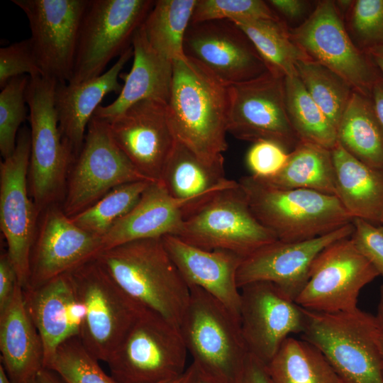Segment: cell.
I'll return each instance as SVG.
<instances>
[{
    "label": "cell",
    "instance_id": "4dcf8cb0",
    "mask_svg": "<svg viewBox=\"0 0 383 383\" xmlns=\"http://www.w3.org/2000/svg\"><path fill=\"white\" fill-rule=\"evenodd\" d=\"M262 180L279 188L306 189L336 196L331 150L309 141L299 140L282 171Z\"/></svg>",
    "mask_w": 383,
    "mask_h": 383
},
{
    "label": "cell",
    "instance_id": "44dd1931",
    "mask_svg": "<svg viewBox=\"0 0 383 383\" xmlns=\"http://www.w3.org/2000/svg\"><path fill=\"white\" fill-rule=\"evenodd\" d=\"M106 122L114 140L138 171L152 182L160 181L176 140L167 103L143 100Z\"/></svg>",
    "mask_w": 383,
    "mask_h": 383
},
{
    "label": "cell",
    "instance_id": "1f68e13d",
    "mask_svg": "<svg viewBox=\"0 0 383 383\" xmlns=\"http://www.w3.org/2000/svg\"><path fill=\"white\" fill-rule=\"evenodd\" d=\"M272 383H342L314 345L289 336L267 365Z\"/></svg>",
    "mask_w": 383,
    "mask_h": 383
},
{
    "label": "cell",
    "instance_id": "cb8c5ba5",
    "mask_svg": "<svg viewBox=\"0 0 383 383\" xmlns=\"http://www.w3.org/2000/svg\"><path fill=\"white\" fill-rule=\"evenodd\" d=\"M133 56L131 45L100 76L76 84L57 83L54 101L59 128L74 159L81 150L88 124L101 101L111 92L119 94L121 91L123 86L118 77Z\"/></svg>",
    "mask_w": 383,
    "mask_h": 383
},
{
    "label": "cell",
    "instance_id": "836d02e7",
    "mask_svg": "<svg viewBox=\"0 0 383 383\" xmlns=\"http://www.w3.org/2000/svg\"><path fill=\"white\" fill-rule=\"evenodd\" d=\"M196 1H155L141 26L150 45L170 61L186 57L184 40Z\"/></svg>",
    "mask_w": 383,
    "mask_h": 383
},
{
    "label": "cell",
    "instance_id": "d6a6232c",
    "mask_svg": "<svg viewBox=\"0 0 383 383\" xmlns=\"http://www.w3.org/2000/svg\"><path fill=\"white\" fill-rule=\"evenodd\" d=\"M233 22L250 40L270 72L284 77L297 76L296 64L311 59L294 41L290 29L279 18Z\"/></svg>",
    "mask_w": 383,
    "mask_h": 383
},
{
    "label": "cell",
    "instance_id": "d4e9b609",
    "mask_svg": "<svg viewBox=\"0 0 383 383\" xmlns=\"http://www.w3.org/2000/svg\"><path fill=\"white\" fill-rule=\"evenodd\" d=\"M197 204L174 198L160 181L151 182L134 207L102 238L103 250L138 240L176 235L187 212Z\"/></svg>",
    "mask_w": 383,
    "mask_h": 383
},
{
    "label": "cell",
    "instance_id": "52a82bcc",
    "mask_svg": "<svg viewBox=\"0 0 383 383\" xmlns=\"http://www.w3.org/2000/svg\"><path fill=\"white\" fill-rule=\"evenodd\" d=\"M175 236L202 249L229 250L243 258L277 240L252 213L238 182L194 206Z\"/></svg>",
    "mask_w": 383,
    "mask_h": 383
},
{
    "label": "cell",
    "instance_id": "f5cc1de1",
    "mask_svg": "<svg viewBox=\"0 0 383 383\" xmlns=\"http://www.w3.org/2000/svg\"><path fill=\"white\" fill-rule=\"evenodd\" d=\"M365 52L370 57L381 76L383 77V48L371 49Z\"/></svg>",
    "mask_w": 383,
    "mask_h": 383
},
{
    "label": "cell",
    "instance_id": "8992f818",
    "mask_svg": "<svg viewBox=\"0 0 383 383\" xmlns=\"http://www.w3.org/2000/svg\"><path fill=\"white\" fill-rule=\"evenodd\" d=\"M189 289L179 329L193 363L223 383H238L249 355L239 318L202 289Z\"/></svg>",
    "mask_w": 383,
    "mask_h": 383
},
{
    "label": "cell",
    "instance_id": "d6986e66",
    "mask_svg": "<svg viewBox=\"0 0 383 383\" xmlns=\"http://www.w3.org/2000/svg\"><path fill=\"white\" fill-rule=\"evenodd\" d=\"M353 222L323 235L296 242L275 240L245 257L238 270L237 283L242 287L256 282L274 284L295 301L306 284L316 256L328 245L350 237Z\"/></svg>",
    "mask_w": 383,
    "mask_h": 383
},
{
    "label": "cell",
    "instance_id": "ee69618b",
    "mask_svg": "<svg viewBox=\"0 0 383 383\" xmlns=\"http://www.w3.org/2000/svg\"><path fill=\"white\" fill-rule=\"evenodd\" d=\"M353 224L354 231L350 238L354 245L383 277V224L361 218H354Z\"/></svg>",
    "mask_w": 383,
    "mask_h": 383
},
{
    "label": "cell",
    "instance_id": "ba28073f",
    "mask_svg": "<svg viewBox=\"0 0 383 383\" xmlns=\"http://www.w3.org/2000/svg\"><path fill=\"white\" fill-rule=\"evenodd\" d=\"M69 274L84 309L80 340L94 357L107 362L145 307L123 292L95 258Z\"/></svg>",
    "mask_w": 383,
    "mask_h": 383
},
{
    "label": "cell",
    "instance_id": "603a6c76",
    "mask_svg": "<svg viewBox=\"0 0 383 383\" xmlns=\"http://www.w3.org/2000/svg\"><path fill=\"white\" fill-rule=\"evenodd\" d=\"M26 307L42 339L44 367L66 340L79 337L84 306L69 273L23 289Z\"/></svg>",
    "mask_w": 383,
    "mask_h": 383
},
{
    "label": "cell",
    "instance_id": "db71d44e",
    "mask_svg": "<svg viewBox=\"0 0 383 383\" xmlns=\"http://www.w3.org/2000/svg\"><path fill=\"white\" fill-rule=\"evenodd\" d=\"M0 383H13L9 378L4 368L0 364Z\"/></svg>",
    "mask_w": 383,
    "mask_h": 383
},
{
    "label": "cell",
    "instance_id": "f35d334b",
    "mask_svg": "<svg viewBox=\"0 0 383 383\" xmlns=\"http://www.w3.org/2000/svg\"><path fill=\"white\" fill-rule=\"evenodd\" d=\"M29 76L11 79L0 93V152L6 159L13 152L21 124L27 118L26 89Z\"/></svg>",
    "mask_w": 383,
    "mask_h": 383
},
{
    "label": "cell",
    "instance_id": "e0dca14e",
    "mask_svg": "<svg viewBox=\"0 0 383 383\" xmlns=\"http://www.w3.org/2000/svg\"><path fill=\"white\" fill-rule=\"evenodd\" d=\"M240 289L244 342L249 354L267 365L291 334L302 333L304 309L271 282H252Z\"/></svg>",
    "mask_w": 383,
    "mask_h": 383
},
{
    "label": "cell",
    "instance_id": "277c9868",
    "mask_svg": "<svg viewBox=\"0 0 383 383\" xmlns=\"http://www.w3.org/2000/svg\"><path fill=\"white\" fill-rule=\"evenodd\" d=\"M304 313L301 338L323 353L342 383H383L374 316L360 309Z\"/></svg>",
    "mask_w": 383,
    "mask_h": 383
},
{
    "label": "cell",
    "instance_id": "816d5d0a",
    "mask_svg": "<svg viewBox=\"0 0 383 383\" xmlns=\"http://www.w3.org/2000/svg\"><path fill=\"white\" fill-rule=\"evenodd\" d=\"M27 383H65L62 378L52 370L48 368L41 369Z\"/></svg>",
    "mask_w": 383,
    "mask_h": 383
},
{
    "label": "cell",
    "instance_id": "4316f807",
    "mask_svg": "<svg viewBox=\"0 0 383 383\" xmlns=\"http://www.w3.org/2000/svg\"><path fill=\"white\" fill-rule=\"evenodd\" d=\"M0 364L13 383H27L44 368L42 339L19 284L11 302L0 313Z\"/></svg>",
    "mask_w": 383,
    "mask_h": 383
},
{
    "label": "cell",
    "instance_id": "f546056e",
    "mask_svg": "<svg viewBox=\"0 0 383 383\" xmlns=\"http://www.w3.org/2000/svg\"><path fill=\"white\" fill-rule=\"evenodd\" d=\"M337 138L353 157L383 170V128L370 97L353 91L337 127Z\"/></svg>",
    "mask_w": 383,
    "mask_h": 383
},
{
    "label": "cell",
    "instance_id": "ab89813d",
    "mask_svg": "<svg viewBox=\"0 0 383 383\" xmlns=\"http://www.w3.org/2000/svg\"><path fill=\"white\" fill-rule=\"evenodd\" d=\"M345 13L346 29L360 50L383 48V0L352 1Z\"/></svg>",
    "mask_w": 383,
    "mask_h": 383
},
{
    "label": "cell",
    "instance_id": "e575fe53",
    "mask_svg": "<svg viewBox=\"0 0 383 383\" xmlns=\"http://www.w3.org/2000/svg\"><path fill=\"white\" fill-rule=\"evenodd\" d=\"M287 114L299 140L332 150L338 143L337 130L313 100L298 76L284 78Z\"/></svg>",
    "mask_w": 383,
    "mask_h": 383
},
{
    "label": "cell",
    "instance_id": "d590c367",
    "mask_svg": "<svg viewBox=\"0 0 383 383\" xmlns=\"http://www.w3.org/2000/svg\"><path fill=\"white\" fill-rule=\"evenodd\" d=\"M297 76L316 104L337 127L354 91L337 74L313 60L296 64Z\"/></svg>",
    "mask_w": 383,
    "mask_h": 383
},
{
    "label": "cell",
    "instance_id": "ac0fdd59",
    "mask_svg": "<svg viewBox=\"0 0 383 383\" xmlns=\"http://www.w3.org/2000/svg\"><path fill=\"white\" fill-rule=\"evenodd\" d=\"M184 52L228 86L268 71L248 37L230 20L191 23L184 40Z\"/></svg>",
    "mask_w": 383,
    "mask_h": 383
},
{
    "label": "cell",
    "instance_id": "60d3db41",
    "mask_svg": "<svg viewBox=\"0 0 383 383\" xmlns=\"http://www.w3.org/2000/svg\"><path fill=\"white\" fill-rule=\"evenodd\" d=\"M268 3L261 0H197L191 23L212 20L232 21L277 19Z\"/></svg>",
    "mask_w": 383,
    "mask_h": 383
},
{
    "label": "cell",
    "instance_id": "681fc988",
    "mask_svg": "<svg viewBox=\"0 0 383 383\" xmlns=\"http://www.w3.org/2000/svg\"><path fill=\"white\" fill-rule=\"evenodd\" d=\"M370 99L377 119L383 128V77L381 74L372 87Z\"/></svg>",
    "mask_w": 383,
    "mask_h": 383
},
{
    "label": "cell",
    "instance_id": "7a4b0ae2",
    "mask_svg": "<svg viewBox=\"0 0 383 383\" xmlns=\"http://www.w3.org/2000/svg\"><path fill=\"white\" fill-rule=\"evenodd\" d=\"M95 259L130 297L179 327L189 301L190 289L162 238L104 249Z\"/></svg>",
    "mask_w": 383,
    "mask_h": 383
},
{
    "label": "cell",
    "instance_id": "83f0119b",
    "mask_svg": "<svg viewBox=\"0 0 383 383\" xmlns=\"http://www.w3.org/2000/svg\"><path fill=\"white\" fill-rule=\"evenodd\" d=\"M336 197L352 217L383 224V170L362 162L338 143L331 150Z\"/></svg>",
    "mask_w": 383,
    "mask_h": 383
},
{
    "label": "cell",
    "instance_id": "484cf974",
    "mask_svg": "<svg viewBox=\"0 0 383 383\" xmlns=\"http://www.w3.org/2000/svg\"><path fill=\"white\" fill-rule=\"evenodd\" d=\"M133 62L128 73L121 74L124 84L118 97L106 106H99L94 117L110 121L132 105L146 99L168 102L173 74V62L156 52L140 28L133 40Z\"/></svg>",
    "mask_w": 383,
    "mask_h": 383
},
{
    "label": "cell",
    "instance_id": "b9f144b4",
    "mask_svg": "<svg viewBox=\"0 0 383 383\" xmlns=\"http://www.w3.org/2000/svg\"><path fill=\"white\" fill-rule=\"evenodd\" d=\"M26 74L30 77L42 75L29 38L1 48V89L11 79Z\"/></svg>",
    "mask_w": 383,
    "mask_h": 383
},
{
    "label": "cell",
    "instance_id": "5bb4252c",
    "mask_svg": "<svg viewBox=\"0 0 383 383\" xmlns=\"http://www.w3.org/2000/svg\"><path fill=\"white\" fill-rule=\"evenodd\" d=\"M284 78L268 70L229 85L228 133L242 140L272 141L292 151L299 139L287 114Z\"/></svg>",
    "mask_w": 383,
    "mask_h": 383
},
{
    "label": "cell",
    "instance_id": "74e56055",
    "mask_svg": "<svg viewBox=\"0 0 383 383\" xmlns=\"http://www.w3.org/2000/svg\"><path fill=\"white\" fill-rule=\"evenodd\" d=\"M98 361L79 337H74L60 345L45 368L57 373L65 383H118L103 371Z\"/></svg>",
    "mask_w": 383,
    "mask_h": 383
},
{
    "label": "cell",
    "instance_id": "30bf717a",
    "mask_svg": "<svg viewBox=\"0 0 383 383\" xmlns=\"http://www.w3.org/2000/svg\"><path fill=\"white\" fill-rule=\"evenodd\" d=\"M151 0H89L80 25L69 83L102 74L109 62L132 45L135 32L152 9Z\"/></svg>",
    "mask_w": 383,
    "mask_h": 383
},
{
    "label": "cell",
    "instance_id": "7dc6e473",
    "mask_svg": "<svg viewBox=\"0 0 383 383\" xmlns=\"http://www.w3.org/2000/svg\"><path fill=\"white\" fill-rule=\"evenodd\" d=\"M285 17L294 19L299 18L306 9L307 2L301 0H271L267 1Z\"/></svg>",
    "mask_w": 383,
    "mask_h": 383
},
{
    "label": "cell",
    "instance_id": "7402d4cb",
    "mask_svg": "<svg viewBox=\"0 0 383 383\" xmlns=\"http://www.w3.org/2000/svg\"><path fill=\"white\" fill-rule=\"evenodd\" d=\"M162 238L189 287L202 289L240 320L241 295L237 273L244 258L229 250L202 249L172 235Z\"/></svg>",
    "mask_w": 383,
    "mask_h": 383
},
{
    "label": "cell",
    "instance_id": "9a60e30c",
    "mask_svg": "<svg viewBox=\"0 0 383 383\" xmlns=\"http://www.w3.org/2000/svg\"><path fill=\"white\" fill-rule=\"evenodd\" d=\"M379 273L359 252L350 237L326 247L312 262L309 280L295 302L321 313L354 311L361 289Z\"/></svg>",
    "mask_w": 383,
    "mask_h": 383
},
{
    "label": "cell",
    "instance_id": "11a10c76",
    "mask_svg": "<svg viewBox=\"0 0 383 383\" xmlns=\"http://www.w3.org/2000/svg\"><path fill=\"white\" fill-rule=\"evenodd\" d=\"M184 380V373L182 376H180V377H179L177 378H174V379H170V380L161 382H159V383H183Z\"/></svg>",
    "mask_w": 383,
    "mask_h": 383
},
{
    "label": "cell",
    "instance_id": "f1b7e54d",
    "mask_svg": "<svg viewBox=\"0 0 383 383\" xmlns=\"http://www.w3.org/2000/svg\"><path fill=\"white\" fill-rule=\"evenodd\" d=\"M160 181L174 198L199 203L213 193L234 185L226 177L224 157L204 160L176 140Z\"/></svg>",
    "mask_w": 383,
    "mask_h": 383
},
{
    "label": "cell",
    "instance_id": "7c38bea8",
    "mask_svg": "<svg viewBox=\"0 0 383 383\" xmlns=\"http://www.w3.org/2000/svg\"><path fill=\"white\" fill-rule=\"evenodd\" d=\"M290 33L313 60L337 74L354 91L371 97L380 73L370 57L353 41L335 1H318L310 16Z\"/></svg>",
    "mask_w": 383,
    "mask_h": 383
},
{
    "label": "cell",
    "instance_id": "8fae6325",
    "mask_svg": "<svg viewBox=\"0 0 383 383\" xmlns=\"http://www.w3.org/2000/svg\"><path fill=\"white\" fill-rule=\"evenodd\" d=\"M138 181L152 182L138 171L117 145L108 123L93 116L71 166L61 207L72 217L113 188Z\"/></svg>",
    "mask_w": 383,
    "mask_h": 383
},
{
    "label": "cell",
    "instance_id": "9c48e42d",
    "mask_svg": "<svg viewBox=\"0 0 383 383\" xmlns=\"http://www.w3.org/2000/svg\"><path fill=\"white\" fill-rule=\"evenodd\" d=\"M187 353L179 328L145 308L106 363L118 383H159L184 373Z\"/></svg>",
    "mask_w": 383,
    "mask_h": 383
},
{
    "label": "cell",
    "instance_id": "5b68a950",
    "mask_svg": "<svg viewBox=\"0 0 383 383\" xmlns=\"http://www.w3.org/2000/svg\"><path fill=\"white\" fill-rule=\"evenodd\" d=\"M57 83L43 75L29 77L26 89L30 131L28 189L40 214L63 199L74 160L59 128L54 101Z\"/></svg>",
    "mask_w": 383,
    "mask_h": 383
},
{
    "label": "cell",
    "instance_id": "6da1fadb",
    "mask_svg": "<svg viewBox=\"0 0 383 383\" xmlns=\"http://www.w3.org/2000/svg\"><path fill=\"white\" fill-rule=\"evenodd\" d=\"M228 85L187 56L173 61L167 111L176 140L213 162L227 150Z\"/></svg>",
    "mask_w": 383,
    "mask_h": 383
},
{
    "label": "cell",
    "instance_id": "8d00e7d4",
    "mask_svg": "<svg viewBox=\"0 0 383 383\" xmlns=\"http://www.w3.org/2000/svg\"><path fill=\"white\" fill-rule=\"evenodd\" d=\"M150 181L118 186L88 209L70 217L84 231L102 238L137 204Z\"/></svg>",
    "mask_w": 383,
    "mask_h": 383
},
{
    "label": "cell",
    "instance_id": "3957f363",
    "mask_svg": "<svg viewBox=\"0 0 383 383\" xmlns=\"http://www.w3.org/2000/svg\"><path fill=\"white\" fill-rule=\"evenodd\" d=\"M238 182L257 219L278 240H309L353 222L335 196L306 189L277 187L251 174Z\"/></svg>",
    "mask_w": 383,
    "mask_h": 383
},
{
    "label": "cell",
    "instance_id": "bcb514c9",
    "mask_svg": "<svg viewBox=\"0 0 383 383\" xmlns=\"http://www.w3.org/2000/svg\"><path fill=\"white\" fill-rule=\"evenodd\" d=\"M238 383H272L267 365L248 355Z\"/></svg>",
    "mask_w": 383,
    "mask_h": 383
},
{
    "label": "cell",
    "instance_id": "7bdbcfd3",
    "mask_svg": "<svg viewBox=\"0 0 383 383\" xmlns=\"http://www.w3.org/2000/svg\"><path fill=\"white\" fill-rule=\"evenodd\" d=\"M289 152L270 140L254 143L246 155V163L251 175L268 179L278 174L285 166Z\"/></svg>",
    "mask_w": 383,
    "mask_h": 383
},
{
    "label": "cell",
    "instance_id": "c3c4849f",
    "mask_svg": "<svg viewBox=\"0 0 383 383\" xmlns=\"http://www.w3.org/2000/svg\"><path fill=\"white\" fill-rule=\"evenodd\" d=\"M183 383H223L215 377L208 374L196 365L192 363L184 372Z\"/></svg>",
    "mask_w": 383,
    "mask_h": 383
},
{
    "label": "cell",
    "instance_id": "ffe728a7",
    "mask_svg": "<svg viewBox=\"0 0 383 383\" xmlns=\"http://www.w3.org/2000/svg\"><path fill=\"white\" fill-rule=\"evenodd\" d=\"M40 216L30 253L28 288L72 272L103 250L102 238L77 226L57 204Z\"/></svg>",
    "mask_w": 383,
    "mask_h": 383
},
{
    "label": "cell",
    "instance_id": "4fadbf2b",
    "mask_svg": "<svg viewBox=\"0 0 383 383\" xmlns=\"http://www.w3.org/2000/svg\"><path fill=\"white\" fill-rule=\"evenodd\" d=\"M30 154V128L23 126L13 152L0 163V228L23 289L28 287L30 253L40 216L29 193Z\"/></svg>",
    "mask_w": 383,
    "mask_h": 383
},
{
    "label": "cell",
    "instance_id": "2e32d148",
    "mask_svg": "<svg viewBox=\"0 0 383 383\" xmlns=\"http://www.w3.org/2000/svg\"><path fill=\"white\" fill-rule=\"evenodd\" d=\"M28 18L29 40L41 74L68 82L89 0H12Z\"/></svg>",
    "mask_w": 383,
    "mask_h": 383
},
{
    "label": "cell",
    "instance_id": "f907efd6",
    "mask_svg": "<svg viewBox=\"0 0 383 383\" xmlns=\"http://www.w3.org/2000/svg\"><path fill=\"white\" fill-rule=\"evenodd\" d=\"M374 318L377 330V338L380 351L383 369V284L380 287L377 311Z\"/></svg>",
    "mask_w": 383,
    "mask_h": 383
},
{
    "label": "cell",
    "instance_id": "f6af8a7d",
    "mask_svg": "<svg viewBox=\"0 0 383 383\" xmlns=\"http://www.w3.org/2000/svg\"><path fill=\"white\" fill-rule=\"evenodd\" d=\"M18 284L15 269L6 251L4 252L0 256V313L11 302Z\"/></svg>",
    "mask_w": 383,
    "mask_h": 383
}]
</instances>
